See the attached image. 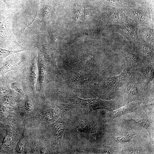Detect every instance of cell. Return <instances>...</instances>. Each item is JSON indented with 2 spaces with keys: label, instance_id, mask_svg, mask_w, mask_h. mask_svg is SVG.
<instances>
[{
  "label": "cell",
  "instance_id": "6da1fadb",
  "mask_svg": "<svg viewBox=\"0 0 154 154\" xmlns=\"http://www.w3.org/2000/svg\"><path fill=\"white\" fill-rule=\"evenodd\" d=\"M60 94L64 98L72 102L76 106L80 107L85 112H90L102 109L111 111L115 108V104L112 101L98 98L83 99L70 92H61Z\"/></svg>",
  "mask_w": 154,
  "mask_h": 154
},
{
  "label": "cell",
  "instance_id": "7a4b0ae2",
  "mask_svg": "<svg viewBox=\"0 0 154 154\" xmlns=\"http://www.w3.org/2000/svg\"><path fill=\"white\" fill-rule=\"evenodd\" d=\"M37 56L35 52H25L22 71L23 78L28 92L35 95V85L38 75Z\"/></svg>",
  "mask_w": 154,
  "mask_h": 154
},
{
  "label": "cell",
  "instance_id": "3957f363",
  "mask_svg": "<svg viewBox=\"0 0 154 154\" xmlns=\"http://www.w3.org/2000/svg\"><path fill=\"white\" fill-rule=\"evenodd\" d=\"M30 45L36 47L38 50V52L52 64L53 67L58 73L61 74L56 62V59L58 55V52L54 48L48 44L45 37L40 35H36L32 39Z\"/></svg>",
  "mask_w": 154,
  "mask_h": 154
},
{
  "label": "cell",
  "instance_id": "277c9868",
  "mask_svg": "<svg viewBox=\"0 0 154 154\" xmlns=\"http://www.w3.org/2000/svg\"><path fill=\"white\" fill-rule=\"evenodd\" d=\"M48 61L38 52L37 64L40 85L39 94L42 98L44 97V90L45 86L50 80L51 75L48 70Z\"/></svg>",
  "mask_w": 154,
  "mask_h": 154
},
{
  "label": "cell",
  "instance_id": "5b68a950",
  "mask_svg": "<svg viewBox=\"0 0 154 154\" xmlns=\"http://www.w3.org/2000/svg\"><path fill=\"white\" fill-rule=\"evenodd\" d=\"M63 116L55 122L51 129L54 145L56 149L59 150L62 148L63 134L68 124Z\"/></svg>",
  "mask_w": 154,
  "mask_h": 154
},
{
  "label": "cell",
  "instance_id": "8992f818",
  "mask_svg": "<svg viewBox=\"0 0 154 154\" xmlns=\"http://www.w3.org/2000/svg\"><path fill=\"white\" fill-rule=\"evenodd\" d=\"M128 71L126 70L117 76L104 77L99 81L100 88L105 90H113L125 84L128 78Z\"/></svg>",
  "mask_w": 154,
  "mask_h": 154
},
{
  "label": "cell",
  "instance_id": "52a82bcc",
  "mask_svg": "<svg viewBox=\"0 0 154 154\" xmlns=\"http://www.w3.org/2000/svg\"><path fill=\"white\" fill-rule=\"evenodd\" d=\"M25 52L21 55L13 56L3 63L0 68V77L5 76L7 72L11 71H22L24 64Z\"/></svg>",
  "mask_w": 154,
  "mask_h": 154
},
{
  "label": "cell",
  "instance_id": "ba28073f",
  "mask_svg": "<svg viewBox=\"0 0 154 154\" xmlns=\"http://www.w3.org/2000/svg\"><path fill=\"white\" fill-rule=\"evenodd\" d=\"M21 71H14L5 75L9 80L11 89L17 92L23 94L27 92Z\"/></svg>",
  "mask_w": 154,
  "mask_h": 154
},
{
  "label": "cell",
  "instance_id": "9c48e42d",
  "mask_svg": "<svg viewBox=\"0 0 154 154\" xmlns=\"http://www.w3.org/2000/svg\"><path fill=\"white\" fill-rule=\"evenodd\" d=\"M0 16V35L8 41L13 42L20 45L12 32L10 19L5 16Z\"/></svg>",
  "mask_w": 154,
  "mask_h": 154
},
{
  "label": "cell",
  "instance_id": "30bf717a",
  "mask_svg": "<svg viewBox=\"0 0 154 154\" xmlns=\"http://www.w3.org/2000/svg\"><path fill=\"white\" fill-rule=\"evenodd\" d=\"M121 56L126 62V70L127 71L133 68H137L143 64V60L139 55L123 51L121 52Z\"/></svg>",
  "mask_w": 154,
  "mask_h": 154
},
{
  "label": "cell",
  "instance_id": "8fae6325",
  "mask_svg": "<svg viewBox=\"0 0 154 154\" xmlns=\"http://www.w3.org/2000/svg\"><path fill=\"white\" fill-rule=\"evenodd\" d=\"M140 103L133 102L129 103L123 107L113 110L108 113L106 115L107 119H112L124 114L133 111L139 106Z\"/></svg>",
  "mask_w": 154,
  "mask_h": 154
},
{
  "label": "cell",
  "instance_id": "7c38bea8",
  "mask_svg": "<svg viewBox=\"0 0 154 154\" xmlns=\"http://www.w3.org/2000/svg\"><path fill=\"white\" fill-rule=\"evenodd\" d=\"M136 70L143 75L147 83H149L154 79V62L143 64L137 68Z\"/></svg>",
  "mask_w": 154,
  "mask_h": 154
},
{
  "label": "cell",
  "instance_id": "4fadbf2b",
  "mask_svg": "<svg viewBox=\"0 0 154 154\" xmlns=\"http://www.w3.org/2000/svg\"><path fill=\"white\" fill-rule=\"evenodd\" d=\"M40 17L49 35L52 32L53 30L51 24V13L50 8L49 5L47 4L43 5L40 12Z\"/></svg>",
  "mask_w": 154,
  "mask_h": 154
},
{
  "label": "cell",
  "instance_id": "5bb4252c",
  "mask_svg": "<svg viewBox=\"0 0 154 154\" xmlns=\"http://www.w3.org/2000/svg\"><path fill=\"white\" fill-rule=\"evenodd\" d=\"M92 126L86 120H79L74 127L75 132L82 137H88Z\"/></svg>",
  "mask_w": 154,
  "mask_h": 154
},
{
  "label": "cell",
  "instance_id": "9a60e30c",
  "mask_svg": "<svg viewBox=\"0 0 154 154\" xmlns=\"http://www.w3.org/2000/svg\"><path fill=\"white\" fill-rule=\"evenodd\" d=\"M105 132L103 125L98 123L91 127L89 137L93 141H98L103 137Z\"/></svg>",
  "mask_w": 154,
  "mask_h": 154
},
{
  "label": "cell",
  "instance_id": "2e32d148",
  "mask_svg": "<svg viewBox=\"0 0 154 154\" xmlns=\"http://www.w3.org/2000/svg\"><path fill=\"white\" fill-rule=\"evenodd\" d=\"M125 84L124 90L126 95L132 97L137 95L140 88L138 83L131 81L126 82Z\"/></svg>",
  "mask_w": 154,
  "mask_h": 154
},
{
  "label": "cell",
  "instance_id": "e0dca14e",
  "mask_svg": "<svg viewBox=\"0 0 154 154\" xmlns=\"http://www.w3.org/2000/svg\"><path fill=\"white\" fill-rule=\"evenodd\" d=\"M130 120L133 121L139 124L144 128L150 132V125L148 121L142 116H135L131 117Z\"/></svg>",
  "mask_w": 154,
  "mask_h": 154
},
{
  "label": "cell",
  "instance_id": "ac0fdd59",
  "mask_svg": "<svg viewBox=\"0 0 154 154\" xmlns=\"http://www.w3.org/2000/svg\"><path fill=\"white\" fill-rule=\"evenodd\" d=\"M143 52L145 59L150 61V62H154V52L153 47L150 45L145 46L143 49Z\"/></svg>",
  "mask_w": 154,
  "mask_h": 154
},
{
  "label": "cell",
  "instance_id": "d6986e66",
  "mask_svg": "<svg viewBox=\"0 0 154 154\" xmlns=\"http://www.w3.org/2000/svg\"><path fill=\"white\" fill-rule=\"evenodd\" d=\"M24 50H11L0 48V64L3 66L4 59L7 56L14 53H18L22 52Z\"/></svg>",
  "mask_w": 154,
  "mask_h": 154
},
{
  "label": "cell",
  "instance_id": "ffe728a7",
  "mask_svg": "<svg viewBox=\"0 0 154 154\" xmlns=\"http://www.w3.org/2000/svg\"><path fill=\"white\" fill-rule=\"evenodd\" d=\"M134 137L133 135L131 133H123L116 137L117 141L121 142H126L129 141Z\"/></svg>",
  "mask_w": 154,
  "mask_h": 154
},
{
  "label": "cell",
  "instance_id": "44dd1931",
  "mask_svg": "<svg viewBox=\"0 0 154 154\" xmlns=\"http://www.w3.org/2000/svg\"><path fill=\"white\" fill-rule=\"evenodd\" d=\"M74 15L76 19L80 20L82 18L83 9L82 6L79 3L75 4L73 6Z\"/></svg>",
  "mask_w": 154,
  "mask_h": 154
},
{
  "label": "cell",
  "instance_id": "7402d4cb",
  "mask_svg": "<svg viewBox=\"0 0 154 154\" xmlns=\"http://www.w3.org/2000/svg\"><path fill=\"white\" fill-rule=\"evenodd\" d=\"M93 14V11L89 5L84 4V20L86 21L89 20Z\"/></svg>",
  "mask_w": 154,
  "mask_h": 154
},
{
  "label": "cell",
  "instance_id": "603a6c76",
  "mask_svg": "<svg viewBox=\"0 0 154 154\" xmlns=\"http://www.w3.org/2000/svg\"><path fill=\"white\" fill-rule=\"evenodd\" d=\"M88 35L86 33H84L77 37L75 39V41L76 43L83 42L88 38Z\"/></svg>",
  "mask_w": 154,
  "mask_h": 154
},
{
  "label": "cell",
  "instance_id": "cb8c5ba5",
  "mask_svg": "<svg viewBox=\"0 0 154 154\" xmlns=\"http://www.w3.org/2000/svg\"><path fill=\"white\" fill-rule=\"evenodd\" d=\"M98 153L100 154H113L114 151L110 147H105L99 149L97 151Z\"/></svg>",
  "mask_w": 154,
  "mask_h": 154
},
{
  "label": "cell",
  "instance_id": "d4e9b609",
  "mask_svg": "<svg viewBox=\"0 0 154 154\" xmlns=\"http://www.w3.org/2000/svg\"><path fill=\"white\" fill-rule=\"evenodd\" d=\"M6 13L5 5L0 0V13L2 15L5 14Z\"/></svg>",
  "mask_w": 154,
  "mask_h": 154
},
{
  "label": "cell",
  "instance_id": "484cf974",
  "mask_svg": "<svg viewBox=\"0 0 154 154\" xmlns=\"http://www.w3.org/2000/svg\"><path fill=\"white\" fill-rule=\"evenodd\" d=\"M25 107L26 109L28 110H30L32 109V104L31 100L29 99H27L26 100L25 103Z\"/></svg>",
  "mask_w": 154,
  "mask_h": 154
},
{
  "label": "cell",
  "instance_id": "4316f807",
  "mask_svg": "<svg viewBox=\"0 0 154 154\" xmlns=\"http://www.w3.org/2000/svg\"><path fill=\"white\" fill-rule=\"evenodd\" d=\"M5 4L9 9H10L11 7V0H3Z\"/></svg>",
  "mask_w": 154,
  "mask_h": 154
},
{
  "label": "cell",
  "instance_id": "83f0119b",
  "mask_svg": "<svg viewBox=\"0 0 154 154\" xmlns=\"http://www.w3.org/2000/svg\"><path fill=\"white\" fill-rule=\"evenodd\" d=\"M2 66L1 64H0V68Z\"/></svg>",
  "mask_w": 154,
  "mask_h": 154
}]
</instances>
